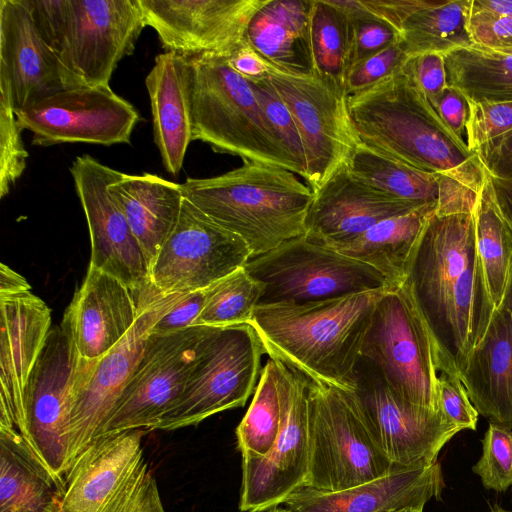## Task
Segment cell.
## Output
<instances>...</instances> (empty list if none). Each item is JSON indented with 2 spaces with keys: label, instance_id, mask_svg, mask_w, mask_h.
<instances>
[{
  "label": "cell",
  "instance_id": "26",
  "mask_svg": "<svg viewBox=\"0 0 512 512\" xmlns=\"http://www.w3.org/2000/svg\"><path fill=\"white\" fill-rule=\"evenodd\" d=\"M444 488L441 465L394 469L375 480L340 491L302 487L284 504L295 512H390L424 509Z\"/></svg>",
  "mask_w": 512,
  "mask_h": 512
},
{
  "label": "cell",
  "instance_id": "4",
  "mask_svg": "<svg viewBox=\"0 0 512 512\" xmlns=\"http://www.w3.org/2000/svg\"><path fill=\"white\" fill-rule=\"evenodd\" d=\"M182 189L187 200L239 236L251 258L305 235L314 197L295 173L256 162L210 178H187Z\"/></svg>",
  "mask_w": 512,
  "mask_h": 512
},
{
  "label": "cell",
  "instance_id": "16",
  "mask_svg": "<svg viewBox=\"0 0 512 512\" xmlns=\"http://www.w3.org/2000/svg\"><path fill=\"white\" fill-rule=\"evenodd\" d=\"M70 173L90 233L89 266L125 284L141 307L166 295L153 287L145 254L109 191V186L121 172L90 155H82L75 158Z\"/></svg>",
  "mask_w": 512,
  "mask_h": 512
},
{
  "label": "cell",
  "instance_id": "50",
  "mask_svg": "<svg viewBox=\"0 0 512 512\" xmlns=\"http://www.w3.org/2000/svg\"><path fill=\"white\" fill-rule=\"evenodd\" d=\"M433 108L450 131L465 141L470 106L464 94L448 86Z\"/></svg>",
  "mask_w": 512,
  "mask_h": 512
},
{
  "label": "cell",
  "instance_id": "38",
  "mask_svg": "<svg viewBox=\"0 0 512 512\" xmlns=\"http://www.w3.org/2000/svg\"><path fill=\"white\" fill-rule=\"evenodd\" d=\"M281 425V403L275 361L262 367L252 402L236 428L242 457H265L273 448Z\"/></svg>",
  "mask_w": 512,
  "mask_h": 512
},
{
  "label": "cell",
  "instance_id": "32",
  "mask_svg": "<svg viewBox=\"0 0 512 512\" xmlns=\"http://www.w3.org/2000/svg\"><path fill=\"white\" fill-rule=\"evenodd\" d=\"M436 211L434 205L423 206L385 219L352 239L327 247L368 264L392 288H397L406 281L426 225Z\"/></svg>",
  "mask_w": 512,
  "mask_h": 512
},
{
  "label": "cell",
  "instance_id": "15",
  "mask_svg": "<svg viewBox=\"0 0 512 512\" xmlns=\"http://www.w3.org/2000/svg\"><path fill=\"white\" fill-rule=\"evenodd\" d=\"M217 329L191 326L167 334L151 333L138 365L98 436L142 428L152 430L181 395L204 342Z\"/></svg>",
  "mask_w": 512,
  "mask_h": 512
},
{
  "label": "cell",
  "instance_id": "59",
  "mask_svg": "<svg viewBox=\"0 0 512 512\" xmlns=\"http://www.w3.org/2000/svg\"><path fill=\"white\" fill-rule=\"evenodd\" d=\"M268 512H295L293 510H291L290 508H280V507H273L271 508Z\"/></svg>",
  "mask_w": 512,
  "mask_h": 512
},
{
  "label": "cell",
  "instance_id": "30",
  "mask_svg": "<svg viewBox=\"0 0 512 512\" xmlns=\"http://www.w3.org/2000/svg\"><path fill=\"white\" fill-rule=\"evenodd\" d=\"M149 265L174 229L184 200L182 184L152 173H122L109 186Z\"/></svg>",
  "mask_w": 512,
  "mask_h": 512
},
{
  "label": "cell",
  "instance_id": "9",
  "mask_svg": "<svg viewBox=\"0 0 512 512\" xmlns=\"http://www.w3.org/2000/svg\"><path fill=\"white\" fill-rule=\"evenodd\" d=\"M308 435L306 487L340 491L399 469L371 439L352 390L309 380Z\"/></svg>",
  "mask_w": 512,
  "mask_h": 512
},
{
  "label": "cell",
  "instance_id": "1",
  "mask_svg": "<svg viewBox=\"0 0 512 512\" xmlns=\"http://www.w3.org/2000/svg\"><path fill=\"white\" fill-rule=\"evenodd\" d=\"M406 282L459 371L495 312L477 254L473 212H435L430 217Z\"/></svg>",
  "mask_w": 512,
  "mask_h": 512
},
{
  "label": "cell",
  "instance_id": "14",
  "mask_svg": "<svg viewBox=\"0 0 512 512\" xmlns=\"http://www.w3.org/2000/svg\"><path fill=\"white\" fill-rule=\"evenodd\" d=\"M274 361L281 403L280 431L265 457H242L239 500L242 512L271 509L307 486L309 380L282 362Z\"/></svg>",
  "mask_w": 512,
  "mask_h": 512
},
{
  "label": "cell",
  "instance_id": "46",
  "mask_svg": "<svg viewBox=\"0 0 512 512\" xmlns=\"http://www.w3.org/2000/svg\"><path fill=\"white\" fill-rule=\"evenodd\" d=\"M409 59L399 41L353 67L345 86L349 94L368 88L399 70Z\"/></svg>",
  "mask_w": 512,
  "mask_h": 512
},
{
  "label": "cell",
  "instance_id": "10",
  "mask_svg": "<svg viewBox=\"0 0 512 512\" xmlns=\"http://www.w3.org/2000/svg\"><path fill=\"white\" fill-rule=\"evenodd\" d=\"M244 268L264 287L260 304L306 303L394 289L373 267L305 235L251 258Z\"/></svg>",
  "mask_w": 512,
  "mask_h": 512
},
{
  "label": "cell",
  "instance_id": "7",
  "mask_svg": "<svg viewBox=\"0 0 512 512\" xmlns=\"http://www.w3.org/2000/svg\"><path fill=\"white\" fill-rule=\"evenodd\" d=\"M361 356L379 370L402 402L441 412L439 374L455 362L439 344L406 281L379 300Z\"/></svg>",
  "mask_w": 512,
  "mask_h": 512
},
{
  "label": "cell",
  "instance_id": "58",
  "mask_svg": "<svg viewBox=\"0 0 512 512\" xmlns=\"http://www.w3.org/2000/svg\"><path fill=\"white\" fill-rule=\"evenodd\" d=\"M489 512H512V510L504 509V508H502L500 505H498L497 503H495V504H493V505L490 507Z\"/></svg>",
  "mask_w": 512,
  "mask_h": 512
},
{
  "label": "cell",
  "instance_id": "3",
  "mask_svg": "<svg viewBox=\"0 0 512 512\" xmlns=\"http://www.w3.org/2000/svg\"><path fill=\"white\" fill-rule=\"evenodd\" d=\"M388 290L306 303L259 304L248 324L269 358L312 382L353 390L365 336Z\"/></svg>",
  "mask_w": 512,
  "mask_h": 512
},
{
  "label": "cell",
  "instance_id": "39",
  "mask_svg": "<svg viewBox=\"0 0 512 512\" xmlns=\"http://www.w3.org/2000/svg\"><path fill=\"white\" fill-rule=\"evenodd\" d=\"M263 285L244 267L206 288L203 308L194 326L227 328L248 324L260 304Z\"/></svg>",
  "mask_w": 512,
  "mask_h": 512
},
{
  "label": "cell",
  "instance_id": "57",
  "mask_svg": "<svg viewBox=\"0 0 512 512\" xmlns=\"http://www.w3.org/2000/svg\"><path fill=\"white\" fill-rule=\"evenodd\" d=\"M501 307H505L510 312V314L512 316V273H511L508 288H507V291H506V294H505V297L503 300V304Z\"/></svg>",
  "mask_w": 512,
  "mask_h": 512
},
{
  "label": "cell",
  "instance_id": "55",
  "mask_svg": "<svg viewBox=\"0 0 512 512\" xmlns=\"http://www.w3.org/2000/svg\"><path fill=\"white\" fill-rule=\"evenodd\" d=\"M31 291L27 280L4 263L0 265V296Z\"/></svg>",
  "mask_w": 512,
  "mask_h": 512
},
{
  "label": "cell",
  "instance_id": "25",
  "mask_svg": "<svg viewBox=\"0 0 512 512\" xmlns=\"http://www.w3.org/2000/svg\"><path fill=\"white\" fill-rule=\"evenodd\" d=\"M313 193L305 236L326 246L352 239L385 219L427 206L365 185L349 173L345 164Z\"/></svg>",
  "mask_w": 512,
  "mask_h": 512
},
{
  "label": "cell",
  "instance_id": "31",
  "mask_svg": "<svg viewBox=\"0 0 512 512\" xmlns=\"http://www.w3.org/2000/svg\"><path fill=\"white\" fill-rule=\"evenodd\" d=\"M310 10L311 0H267L248 26L247 44L276 70L294 76L314 74Z\"/></svg>",
  "mask_w": 512,
  "mask_h": 512
},
{
  "label": "cell",
  "instance_id": "27",
  "mask_svg": "<svg viewBox=\"0 0 512 512\" xmlns=\"http://www.w3.org/2000/svg\"><path fill=\"white\" fill-rule=\"evenodd\" d=\"M349 173L391 197L437 206L436 213L473 212L478 191L442 174L428 173L357 144L345 162Z\"/></svg>",
  "mask_w": 512,
  "mask_h": 512
},
{
  "label": "cell",
  "instance_id": "47",
  "mask_svg": "<svg viewBox=\"0 0 512 512\" xmlns=\"http://www.w3.org/2000/svg\"><path fill=\"white\" fill-rule=\"evenodd\" d=\"M415 77L426 98L434 107L448 87L444 55L424 53L410 57Z\"/></svg>",
  "mask_w": 512,
  "mask_h": 512
},
{
  "label": "cell",
  "instance_id": "56",
  "mask_svg": "<svg viewBox=\"0 0 512 512\" xmlns=\"http://www.w3.org/2000/svg\"><path fill=\"white\" fill-rule=\"evenodd\" d=\"M492 181L500 202L512 218V184L494 178Z\"/></svg>",
  "mask_w": 512,
  "mask_h": 512
},
{
  "label": "cell",
  "instance_id": "2",
  "mask_svg": "<svg viewBox=\"0 0 512 512\" xmlns=\"http://www.w3.org/2000/svg\"><path fill=\"white\" fill-rule=\"evenodd\" d=\"M360 142L418 170L479 190L485 170L476 153L444 124L421 89L409 59L395 73L348 95Z\"/></svg>",
  "mask_w": 512,
  "mask_h": 512
},
{
  "label": "cell",
  "instance_id": "54",
  "mask_svg": "<svg viewBox=\"0 0 512 512\" xmlns=\"http://www.w3.org/2000/svg\"><path fill=\"white\" fill-rule=\"evenodd\" d=\"M512 16V0H472L470 18L497 19Z\"/></svg>",
  "mask_w": 512,
  "mask_h": 512
},
{
  "label": "cell",
  "instance_id": "33",
  "mask_svg": "<svg viewBox=\"0 0 512 512\" xmlns=\"http://www.w3.org/2000/svg\"><path fill=\"white\" fill-rule=\"evenodd\" d=\"M63 490L20 433L0 427V512H51Z\"/></svg>",
  "mask_w": 512,
  "mask_h": 512
},
{
  "label": "cell",
  "instance_id": "60",
  "mask_svg": "<svg viewBox=\"0 0 512 512\" xmlns=\"http://www.w3.org/2000/svg\"><path fill=\"white\" fill-rule=\"evenodd\" d=\"M390 512H423V510L422 509H416V508H404V509L390 511Z\"/></svg>",
  "mask_w": 512,
  "mask_h": 512
},
{
  "label": "cell",
  "instance_id": "5",
  "mask_svg": "<svg viewBox=\"0 0 512 512\" xmlns=\"http://www.w3.org/2000/svg\"><path fill=\"white\" fill-rule=\"evenodd\" d=\"M44 41L81 86L109 85L146 27L139 0H23Z\"/></svg>",
  "mask_w": 512,
  "mask_h": 512
},
{
  "label": "cell",
  "instance_id": "6",
  "mask_svg": "<svg viewBox=\"0 0 512 512\" xmlns=\"http://www.w3.org/2000/svg\"><path fill=\"white\" fill-rule=\"evenodd\" d=\"M189 62L192 141L200 140L215 152L239 156L244 162L272 165L300 176L249 80L224 57L201 56Z\"/></svg>",
  "mask_w": 512,
  "mask_h": 512
},
{
  "label": "cell",
  "instance_id": "21",
  "mask_svg": "<svg viewBox=\"0 0 512 512\" xmlns=\"http://www.w3.org/2000/svg\"><path fill=\"white\" fill-rule=\"evenodd\" d=\"M77 355L61 326L53 328L24 392L22 437L48 470L67 473L68 399Z\"/></svg>",
  "mask_w": 512,
  "mask_h": 512
},
{
  "label": "cell",
  "instance_id": "13",
  "mask_svg": "<svg viewBox=\"0 0 512 512\" xmlns=\"http://www.w3.org/2000/svg\"><path fill=\"white\" fill-rule=\"evenodd\" d=\"M352 393L371 439L399 469L431 466L443 446L460 432L442 412L418 410L402 402L379 370L362 356Z\"/></svg>",
  "mask_w": 512,
  "mask_h": 512
},
{
  "label": "cell",
  "instance_id": "11",
  "mask_svg": "<svg viewBox=\"0 0 512 512\" xmlns=\"http://www.w3.org/2000/svg\"><path fill=\"white\" fill-rule=\"evenodd\" d=\"M263 354L250 324L218 328L204 342L181 395L152 430L194 426L219 412L243 407L256 388Z\"/></svg>",
  "mask_w": 512,
  "mask_h": 512
},
{
  "label": "cell",
  "instance_id": "44",
  "mask_svg": "<svg viewBox=\"0 0 512 512\" xmlns=\"http://www.w3.org/2000/svg\"><path fill=\"white\" fill-rule=\"evenodd\" d=\"M470 112L466 125L465 142L470 151L512 130V101L469 102Z\"/></svg>",
  "mask_w": 512,
  "mask_h": 512
},
{
  "label": "cell",
  "instance_id": "48",
  "mask_svg": "<svg viewBox=\"0 0 512 512\" xmlns=\"http://www.w3.org/2000/svg\"><path fill=\"white\" fill-rule=\"evenodd\" d=\"M475 153L492 178L512 184V130L487 141Z\"/></svg>",
  "mask_w": 512,
  "mask_h": 512
},
{
  "label": "cell",
  "instance_id": "35",
  "mask_svg": "<svg viewBox=\"0 0 512 512\" xmlns=\"http://www.w3.org/2000/svg\"><path fill=\"white\" fill-rule=\"evenodd\" d=\"M447 85L469 102L512 101V49L479 45L444 54Z\"/></svg>",
  "mask_w": 512,
  "mask_h": 512
},
{
  "label": "cell",
  "instance_id": "22",
  "mask_svg": "<svg viewBox=\"0 0 512 512\" xmlns=\"http://www.w3.org/2000/svg\"><path fill=\"white\" fill-rule=\"evenodd\" d=\"M0 427L24 430V392L50 333L51 310L31 291L0 296Z\"/></svg>",
  "mask_w": 512,
  "mask_h": 512
},
{
  "label": "cell",
  "instance_id": "49",
  "mask_svg": "<svg viewBox=\"0 0 512 512\" xmlns=\"http://www.w3.org/2000/svg\"><path fill=\"white\" fill-rule=\"evenodd\" d=\"M206 295L203 290L186 293L153 327L152 333L167 334L194 326Z\"/></svg>",
  "mask_w": 512,
  "mask_h": 512
},
{
  "label": "cell",
  "instance_id": "43",
  "mask_svg": "<svg viewBox=\"0 0 512 512\" xmlns=\"http://www.w3.org/2000/svg\"><path fill=\"white\" fill-rule=\"evenodd\" d=\"M249 82L265 116L299 169L300 176L306 179L305 150L291 112L277 93L269 76L260 80H249Z\"/></svg>",
  "mask_w": 512,
  "mask_h": 512
},
{
  "label": "cell",
  "instance_id": "28",
  "mask_svg": "<svg viewBox=\"0 0 512 512\" xmlns=\"http://www.w3.org/2000/svg\"><path fill=\"white\" fill-rule=\"evenodd\" d=\"M145 85L154 142L166 171L177 176L192 141L189 59L174 52L158 54Z\"/></svg>",
  "mask_w": 512,
  "mask_h": 512
},
{
  "label": "cell",
  "instance_id": "24",
  "mask_svg": "<svg viewBox=\"0 0 512 512\" xmlns=\"http://www.w3.org/2000/svg\"><path fill=\"white\" fill-rule=\"evenodd\" d=\"M143 307L125 284L89 266L60 326L77 357L95 362L128 333Z\"/></svg>",
  "mask_w": 512,
  "mask_h": 512
},
{
  "label": "cell",
  "instance_id": "51",
  "mask_svg": "<svg viewBox=\"0 0 512 512\" xmlns=\"http://www.w3.org/2000/svg\"><path fill=\"white\" fill-rule=\"evenodd\" d=\"M469 31L475 45L512 49V16L497 19H472Z\"/></svg>",
  "mask_w": 512,
  "mask_h": 512
},
{
  "label": "cell",
  "instance_id": "41",
  "mask_svg": "<svg viewBox=\"0 0 512 512\" xmlns=\"http://www.w3.org/2000/svg\"><path fill=\"white\" fill-rule=\"evenodd\" d=\"M353 22V46L349 71L370 56L399 41V32L373 15L362 0H331Z\"/></svg>",
  "mask_w": 512,
  "mask_h": 512
},
{
  "label": "cell",
  "instance_id": "45",
  "mask_svg": "<svg viewBox=\"0 0 512 512\" xmlns=\"http://www.w3.org/2000/svg\"><path fill=\"white\" fill-rule=\"evenodd\" d=\"M440 410L460 431L475 430L479 413L471 403L455 364L442 370L438 380Z\"/></svg>",
  "mask_w": 512,
  "mask_h": 512
},
{
  "label": "cell",
  "instance_id": "40",
  "mask_svg": "<svg viewBox=\"0 0 512 512\" xmlns=\"http://www.w3.org/2000/svg\"><path fill=\"white\" fill-rule=\"evenodd\" d=\"M20 126L7 78L0 74V197L9 194L22 176L28 152L22 140Z\"/></svg>",
  "mask_w": 512,
  "mask_h": 512
},
{
  "label": "cell",
  "instance_id": "53",
  "mask_svg": "<svg viewBox=\"0 0 512 512\" xmlns=\"http://www.w3.org/2000/svg\"><path fill=\"white\" fill-rule=\"evenodd\" d=\"M230 67L248 80H260L269 76L265 61L246 44L230 58H227Z\"/></svg>",
  "mask_w": 512,
  "mask_h": 512
},
{
  "label": "cell",
  "instance_id": "17",
  "mask_svg": "<svg viewBox=\"0 0 512 512\" xmlns=\"http://www.w3.org/2000/svg\"><path fill=\"white\" fill-rule=\"evenodd\" d=\"M267 67L271 83L300 132L306 155L305 180L315 191L360 143L351 122L346 87L316 73L294 76Z\"/></svg>",
  "mask_w": 512,
  "mask_h": 512
},
{
  "label": "cell",
  "instance_id": "61",
  "mask_svg": "<svg viewBox=\"0 0 512 512\" xmlns=\"http://www.w3.org/2000/svg\"><path fill=\"white\" fill-rule=\"evenodd\" d=\"M51 512H62V511H61V507H59V508H57V509H55V510H53V511H51Z\"/></svg>",
  "mask_w": 512,
  "mask_h": 512
},
{
  "label": "cell",
  "instance_id": "36",
  "mask_svg": "<svg viewBox=\"0 0 512 512\" xmlns=\"http://www.w3.org/2000/svg\"><path fill=\"white\" fill-rule=\"evenodd\" d=\"M472 0H436L409 16L402 24L399 45L409 57L424 53L446 54L474 45L469 31Z\"/></svg>",
  "mask_w": 512,
  "mask_h": 512
},
{
  "label": "cell",
  "instance_id": "34",
  "mask_svg": "<svg viewBox=\"0 0 512 512\" xmlns=\"http://www.w3.org/2000/svg\"><path fill=\"white\" fill-rule=\"evenodd\" d=\"M475 241L494 311L502 304L512 273V218L500 202L491 176H485L473 210Z\"/></svg>",
  "mask_w": 512,
  "mask_h": 512
},
{
  "label": "cell",
  "instance_id": "29",
  "mask_svg": "<svg viewBox=\"0 0 512 512\" xmlns=\"http://www.w3.org/2000/svg\"><path fill=\"white\" fill-rule=\"evenodd\" d=\"M458 372L477 412L512 430V316L505 307Z\"/></svg>",
  "mask_w": 512,
  "mask_h": 512
},
{
  "label": "cell",
  "instance_id": "18",
  "mask_svg": "<svg viewBox=\"0 0 512 512\" xmlns=\"http://www.w3.org/2000/svg\"><path fill=\"white\" fill-rule=\"evenodd\" d=\"M247 244L184 197L178 221L150 267L160 294L203 290L250 260Z\"/></svg>",
  "mask_w": 512,
  "mask_h": 512
},
{
  "label": "cell",
  "instance_id": "23",
  "mask_svg": "<svg viewBox=\"0 0 512 512\" xmlns=\"http://www.w3.org/2000/svg\"><path fill=\"white\" fill-rule=\"evenodd\" d=\"M0 74L16 111L81 86L44 41L23 0H0Z\"/></svg>",
  "mask_w": 512,
  "mask_h": 512
},
{
  "label": "cell",
  "instance_id": "52",
  "mask_svg": "<svg viewBox=\"0 0 512 512\" xmlns=\"http://www.w3.org/2000/svg\"><path fill=\"white\" fill-rule=\"evenodd\" d=\"M365 7L399 34L402 24L416 11L433 5L436 0H362Z\"/></svg>",
  "mask_w": 512,
  "mask_h": 512
},
{
  "label": "cell",
  "instance_id": "37",
  "mask_svg": "<svg viewBox=\"0 0 512 512\" xmlns=\"http://www.w3.org/2000/svg\"><path fill=\"white\" fill-rule=\"evenodd\" d=\"M309 33L314 72L345 86L353 46L351 17L331 0H311Z\"/></svg>",
  "mask_w": 512,
  "mask_h": 512
},
{
  "label": "cell",
  "instance_id": "12",
  "mask_svg": "<svg viewBox=\"0 0 512 512\" xmlns=\"http://www.w3.org/2000/svg\"><path fill=\"white\" fill-rule=\"evenodd\" d=\"M185 294L161 295L144 306L128 333L99 360L86 362L77 357L68 399V469L98 436L138 365L155 324Z\"/></svg>",
  "mask_w": 512,
  "mask_h": 512
},
{
  "label": "cell",
  "instance_id": "42",
  "mask_svg": "<svg viewBox=\"0 0 512 512\" xmlns=\"http://www.w3.org/2000/svg\"><path fill=\"white\" fill-rule=\"evenodd\" d=\"M486 489L498 492L512 486V430L489 423L482 440V455L472 467Z\"/></svg>",
  "mask_w": 512,
  "mask_h": 512
},
{
  "label": "cell",
  "instance_id": "20",
  "mask_svg": "<svg viewBox=\"0 0 512 512\" xmlns=\"http://www.w3.org/2000/svg\"><path fill=\"white\" fill-rule=\"evenodd\" d=\"M267 0H139L144 22L165 52L230 58L247 44L248 26Z\"/></svg>",
  "mask_w": 512,
  "mask_h": 512
},
{
  "label": "cell",
  "instance_id": "8",
  "mask_svg": "<svg viewBox=\"0 0 512 512\" xmlns=\"http://www.w3.org/2000/svg\"><path fill=\"white\" fill-rule=\"evenodd\" d=\"M143 429L96 437L64 478L62 512H166L146 460Z\"/></svg>",
  "mask_w": 512,
  "mask_h": 512
},
{
  "label": "cell",
  "instance_id": "19",
  "mask_svg": "<svg viewBox=\"0 0 512 512\" xmlns=\"http://www.w3.org/2000/svg\"><path fill=\"white\" fill-rule=\"evenodd\" d=\"M32 144L88 143L110 146L130 144L139 112L109 85L80 86L59 91L16 111Z\"/></svg>",
  "mask_w": 512,
  "mask_h": 512
}]
</instances>
